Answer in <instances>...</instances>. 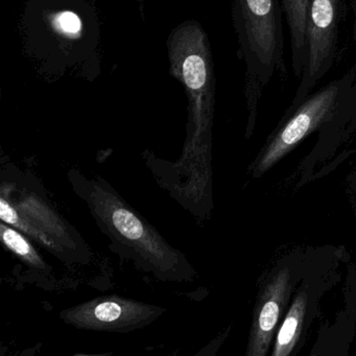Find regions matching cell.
I'll return each instance as SVG.
<instances>
[{
    "label": "cell",
    "mask_w": 356,
    "mask_h": 356,
    "mask_svg": "<svg viewBox=\"0 0 356 356\" xmlns=\"http://www.w3.org/2000/svg\"><path fill=\"white\" fill-rule=\"evenodd\" d=\"M350 3H351L352 12H353V37L356 43V0H350ZM353 66L356 70V62Z\"/></svg>",
    "instance_id": "obj_12"
},
{
    "label": "cell",
    "mask_w": 356,
    "mask_h": 356,
    "mask_svg": "<svg viewBox=\"0 0 356 356\" xmlns=\"http://www.w3.org/2000/svg\"><path fill=\"white\" fill-rule=\"evenodd\" d=\"M281 0H237V22L247 66L250 111L258 104L275 74L286 76Z\"/></svg>",
    "instance_id": "obj_2"
},
{
    "label": "cell",
    "mask_w": 356,
    "mask_h": 356,
    "mask_svg": "<svg viewBox=\"0 0 356 356\" xmlns=\"http://www.w3.org/2000/svg\"><path fill=\"white\" fill-rule=\"evenodd\" d=\"M183 76L185 83L193 90L203 88L207 82V66L203 58L197 55H191L183 63Z\"/></svg>",
    "instance_id": "obj_8"
},
{
    "label": "cell",
    "mask_w": 356,
    "mask_h": 356,
    "mask_svg": "<svg viewBox=\"0 0 356 356\" xmlns=\"http://www.w3.org/2000/svg\"><path fill=\"white\" fill-rule=\"evenodd\" d=\"M72 182L102 231L141 268L162 280L182 282L193 279L195 270L183 254L170 247L109 185L86 178Z\"/></svg>",
    "instance_id": "obj_1"
},
{
    "label": "cell",
    "mask_w": 356,
    "mask_h": 356,
    "mask_svg": "<svg viewBox=\"0 0 356 356\" xmlns=\"http://www.w3.org/2000/svg\"><path fill=\"white\" fill-rule=\"evenodd\" d=\"M1 239L8 249L11 250L14 254L22 258L26 264L37 268H42L44 261L37 253L32 243L28 241L26 236L16 228L7 226L6 222L1 224Z\"/></svg>",
    "instance_id": "obj_7"
},
{
    "label": "cell",
    "mask_w": 356,
    "mask_h": 356,
    "mask_svg": "<svg viewBox=\"0 0 356 356\" xmlns=\"http://www.w3.org/2000/svg\"><path fill=\"white\" fill-rule=\"evenodd\" d=\"M164 309L122 297H101L62 312L67 324L85 330L130 332L151 324Z\"/></svg>",
    "instance_id": "obj_4"
},
{
    "label": "cell",
    "mask_w": 356,
    "mask_h": 356,
    "mask_svg": "<svg viewBox=\"0 0 356 356\" xmlns=\"http://www.w3.org/2000/svg\"><path fill=\"white\" fill-rule=\"evenodd\" d=\"M298 314H298L297 308H293L291 314L287 316L286 320L283 323L280 332L278 334V349H277L276 354L280 351V349H284L285 347H287L293 341L296 329H297L298 324H299Z\"/></svg>",
    "instance_id": "obj_9"
},
{
    "label": "cell",
    "mask_w": 356,
    "mask_h": 356,
    "mask_svg": "<svg viewBox=\"0 0 356 356\" xmlns=\"http://www.w3.org/2000/svg\"><path fill=\"white\" fill-rule=\"evenodd\" d=\"M347 0H310L303 72L291 107L308 97L328 74L337 55Z\"/></svg>",
    "instance_id": "obj_3"
},
{
    "label": "cell",
    "mask_w": 356,
    "mask_h": 356,
    "mask_svg": "<svg viewBox=\"0 0 356 356\" xmlns=\"http://www.w3.org/2000/svg\"><path fill=\"white\" fill-rule=\"evenodd\" d=\"M0 218L6 224L26 232L57 255H65L68 243H74V238L67 233V225L51 211V207L31 195L20 199L17 204L1 197Z\"/></svg>",
    "instance_id": "obj_5"
},
{
    "label": "cell",
    "mask_w": 356,
    "mask_h": 356,
    "mask_svg": "<svg viewBox=\"0 0 356 356\" xmlns=\"http://www.w3.org/2000/svg\"><path fill=\"white\" fill-rule=\"evenodd\" d=\"M291 39V70L301 79L306 49V24L310 0H281Z\"/></svg>",
    "instance_id": "obj_6"
},
{
    "label": "cell",
    "mask_w": 356,
    "mask_h": 356,
    "mask_svg": "<svg viewBox=\"0 0 356 356\" xmlns=\"http://www.w3.org/2000/svg\"><path fill=\"white\" fill-rule=\"evenodd\" d=\"M279 316V306L275 301H268L264 304L259 316V326L262 331L273 330Z\"/></svg>",
    "instance_id": "obj_10"
},
{
    "label": "cell",
    "mask_w": 356,
    "mask_h": 356,
    "mask_svg": "<svg viewBox=\"0 0 356 356\" xmlns=\"http://www.w3.org/2000/svg\"><path fill=\"white\" fill-rule=\"evenodd\" d=\"M58 26L60 30L67 34H78L82 28L80 18L72 12H63L57 18Z\"/></svg>",
    "instance_id": "obj_11"
}]
</instances>
